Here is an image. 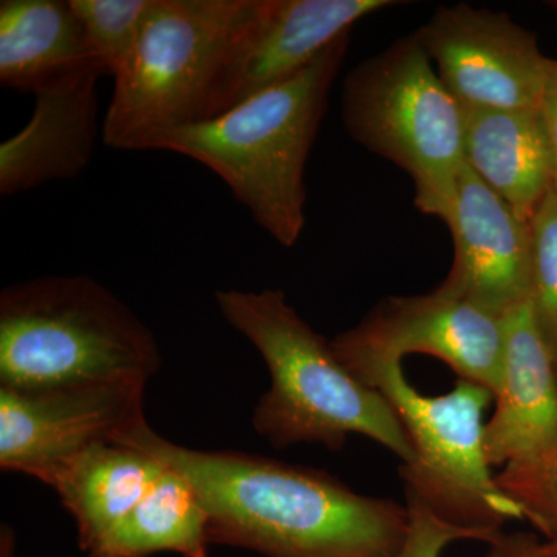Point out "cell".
Here are the masks:
<instances>
[{"instance_id":"obj_1","label":"cell","mask_w":557,"mask_h":557,"mask_svg":"<svg viewBox=\"0 0 557 557\" xmlns=\"http://www.w3.org/2000/svg\"><path fill=\"white\" fill-rule=\"evenodd\" d=\"M119 445L157 458L189 480L208 512L211 545L265 557H398L408 507L362 496L319 469L234 450H199L148 423Z\"/></svg>"},{"instance_id":"obj_2","label":"cell","mask_w":557,"mask_h":557,"mask_svg":"<svg viewBox=\"0 0 557 557\" xmlns=\"http://www.w3.org/2000/svg\"><path fill=\"white\" fill-rule=\"evenodd\" d=\"M215 302L269 368L271 386L252 412V428L273 448L313 443L341 450L350 435H362L401 465L412 463V442L391 403L339 361L282 289H219Z\"/></svg>"},{"instance_id":"obj_3","label":"cell","mask_w":557,"mask_h":557,"mask_svg":"<svg viewBox=\"0 0 557 557\" xmlns=\"http://www.w3.org/2000/svg\"><path fill=\"white\" fill-rule=\"evenodd\" d=\"M341 36L298 75L214 119L171 132L156 150L199 161L260 228L292 248L306 228V168L348 47Z\"/></svg>"},{"instance_id":"obj_4","label":"cell","mask_w":557,"mask_h":557,"mask_svg":"<svg viewBox=\"0 0 557 557\" xmlns=\"http://www.w3.org/2000/svg\"><path fill=\"white\" fill-rule=\"evenodd\" d=\"M160 368L148 325L95 278L36 277L0 293V388L148 384Z\"/></svg>"},{"instance_id":"obj_5","label":"cell","mask_w":557,"mask_h":557,"mask_svg":"<svg viewBox=\"0 0 557 557\" xmlns=\"http://www.w3.org/2000/svg\"><path fill=\"white\" fill-rule=\"evenodd\" d=\"M255 0H152L129 60L116 73L102 141L156 150L161 138L214 119L231 46Z\"/></svg>"},{"instance_id":"obj_6","label":"cell","mask_w":557,"mask_h":557,"mask_svg":"<svg viewBox=\"0 0 557 557\" xmlns=\"http://www.w3.org/2000/svg\"><path fill=\"white\" fill-rule=\"evenodd\" d=\"M343 123L355 141L409 175L423 214L448 222L465 166L463 109L417 33L348 73Z\"/></svg>"},{"instance_id":"obj_7","label":"cell","mask_w":557,"mask_h":557,"mask_svg":"<svg viewBox=\"0 0 557 557\" xmlns=\"http://www.w3.org/2000/svg\"><path fill=\"white\" fill-rule=\"evenodd\" d=\"M344 366L386 397L408 432L416 457L399 469L406 493L458 527L504 531L509 520H527L518 502L498 487L487 463L483 413L493 392L458 380L448 394L428 397L406 379L403 362Z\"/></svg>"},{"instance_id":"obj_8","label":"cell","mask_w":557,"mask_h":557,"mask_svg":"<svg viewBox=\"0 0 557 557\" xmlns=\"http://www.w3.org/2000/svg\"><path fill=\"white\" fill-rule=\"evenodd\" d=\"M343 364L399 361L429 355L446 362L458 380L493 392L502 386L505 359L504 318L471 300L435 288L428 295L381 300L357 327L330 341Z\"/></svg>"},{"instance_id":"obj_9","label":"cell","mask_w":557,"mask_h":557,"mask_svg":"<svg viewBox=\"0 0 557 557\" xmlns=\"http://www.w3.org/2000/svg\"><path fill=\"white\" fill-rule=\"evenodd\" d=\"M416 33L461 109H539L552 60L507 13L440 7Z\"/></svg>"},{"instance_id":"obj_10","label":"cell","mask_w":557,"mask_h":557,"mask_svg":"<svg viewBox=\"0 0 557 557\" xmlns=\"http://www.w3.org/2000/svg\"><path fill=\"white\" fill-rule=\"evenodd\" d=\"M146 384L116 383L13 392L0 388V469L51 479L81 453L119 443L148 423Z\"/></svg>"},{"instance_id":"obj_11","label":"cell","mask_w":557,"mask_h":557,"mask_svg":"<svg viewBox=\"0 0 557 557\" xmlns=\"http://www.w3.org/2000/svg\"><path fill=\"white\" fill-rule=\"evenodd\" d=\"M394 0H255L220 81L215 115L298 75L358 21Z\"/></svg>"},{"instance_id":"obj_12","label":"cell","mask_w":557,"mask_h":557,"mask_svg":"<svg viewBox=\"0 0 557 557\" xmlns=\"http://www.w3.org/2000/svg\"><path fill=\"white\" fill-rule=\"evenodd\" d=\"M454 260L440 292L471 300L504 318L531 298L533 242L530 222L465 163L446 222Z\"/></svg>"},{"instance_id":"obj_13","label":"cell","mask_w":557,"mask_h":557,"mask_svg":"<svg viewBox=\"0 0 557 557\" xmlns=\"http://www.w3.org/2000/svg\"><path fill=\"white\" fill-rule=\"evenodd\" d=\"M504 325V375L485 426V454L491 468L520 471L557 448V362L533 299L507 311Z\"/></svg>"},{"instance_id":"obj_14","label":"cell","mask_w":557,"mask_h":557,"mask_svg":"<svg viewBox=\"0 0 557 557\" xmlns=\"http://www.w3.org/2000/svg\"><path fill=\"white\" fill-rule=\"evenodd\" d=\"M100 76L36 97L32 119L0 145L2 196L76 178L89 166L100 135Z\"/></svg>"},{"instance_id":"obj_15","label":"cell","mask_w":557,"mask_h":557,"mask_svg":"<svg viewBox=\"0 0 557 557\" xmlns=\"http://www.w3.org/2000/svg\"><path fill=\"white\" fill-rule=\"evenodd\" d=\"M104 75L69 0L0 2V84L35 97Z\"/></svg>"},{"instance_id":"obj_16","label":"cell","mask_w":557,"mask_h":557,"mask_svg":"<svg viewBox=\"0 0 557 557\" xmlns=\"http://www.w3.org/2000/svg\"><path fill=\"white\" fill-rule=\"evenodd\" d=\"M465 163L530 222L555 188V156L539 109H463Z\"/></svg>"},{"instance_id":"obj_17","label":"cell","mask_w":557,"mask_h":557,"mask_svg":"<svg viewBox=\"0 0 557 557\" xmlns=\"http://www.w3.org/2000/svg\"><path fill=\"white\" fill-rule=\"evenodd\" d=\"M164 465L119 443H102L72 458L50 487L73 516L79 548L90 556L131 515L159 479Z\"/></svg>"},{"instance_id":"obj_18","label":"cell","mask_w":557,"mask_h":557,"mask_svg":"<svg viewBox=\"0 0 557 557\" xmlns=\"http://www.w3.org/2000/svg\"><path fill=\"white\" fill-rule=\"evenodd\" d=\"M208 512L185 475L164 465L129 516L87 557H208Z\"/></svg>"},{"instance_id":"obj_19","label":"cell","mask_w":557,"mask_h":557,"mask_svg":"<svg viewBox=\"0 0 557 557\" xmlns=\"http://www.w3.org/2000/svg\"><path fill=\"white\" fill-rule=\"evenodd\" d=\"M95 60L115 76L129 60L152 0H69Z\"/></svg>"},{"instance_id":"obj_20","label":"cell","mask_w":557,"mask_h":557,"mask_svg":"<svg viewBox=\"0 0 557 557\" xmlns=\"http://www.w3.org/2000/svg\"><path fill=\"white\" fill-rule=\"evenodd\" d=\"M534 311L557 362V189L548 190L530 220Z\"/></svg>"},{"instance_id":"obj_21","label":"cell","mask_w":557,"mask_h":557,"mask_svg":"<svg viewBox=\"0 0 557 557\" xmlns=\"http://www.w3.org/2000/svg\"><path fill=\"white\" fill-rule=\"evenodd\" d=\"M498 487L525 512L528 522L548 539L557 537V448L536 467L496 474Z\"/></svg>"},{"instance_id":"obj_22","label":"cell","mask_w":557,"mask_h":557,"mask_svg":"<svg viewBox=\"0 0 557 557\" xmlns=\"http://www.w3.org/2000/svg\"><path fill=\"white\" fill-rule=\"evenodd\" d=\"M406 507L409 511V530L398 557H442L446 547L454 542L480 541L491 545L504 534V531L454 525L435 515L412 493H406Z\"/></svg>"},{"instance_id":"obj_23","label":"cell","mask_w":557,"mask_h":557,"mask_svg":"<svg viewBox=\"0 0 557 557\" xmlns=\"http://www.w3.org/2000/svg\"><path fill=\"white\" fill-rule=\"evenodd\" d=\"M555 9H557V2ZM539 112H541L542 120H544L545 127H547L553 156H555V188L557 189V60L549 62L547 81H545Z\"/></svg>"},{"instance_id":"obj_24","label":"cell","mask_w":557,"mask_h":557,"mask_svg":"<svg viewBox=\"0 0 557 557\" xmlns=\"http://www.w3.org/2000/svg\"><path fill=\"white\" fill-rule=\"evenodd\" d=\"M539 539L533 534H502L490 545L485 557H536Z\"/></svg>"},{"instance_id":"obj_25","label":"cell","mask_w":557,"mask_h":557,"mask_svg":"<svg viewBox=\"0 0 557 557\" xmlns=\"http://www.w3.org/2000/svg\"><path fill=\"white\" fill-rule=\"evenodd\" d=\"M0 557H16L13 530L5 525L0 530Z\"/></svg>"},{"instance_id":"obj_26","label":"cell","mask_w":557,"mask_h":557,"mask_svg":"<svg viewBox=\"0 0 557 557\" xmlns=\"http://www.w3.org/2000/svg\"><path fill=\"white\" fill-rule=\"evenodd\" d=\"M536 557H557V537L539 542Z\"/></svg>"}]
</instances>
